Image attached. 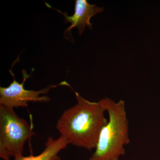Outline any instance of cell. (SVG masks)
Segmentation results:
<instances>
[{
  "label": "cell",
  "mask_w": 160,
  "mask_h": 160,
  "mask_svg": "<svg viewBox=\"0 0 160 160\" xmlns=\"http://www.w3.org/2000/svg\"><path fill=\"white\" fill-rule=\"evenodd\" d=\"M36 134L33 127L14 109L0 105V157L10 160L23 156L25 143Z\"/></svg>",
  "instance_id": "3"
},
{
  "label": "cell",
  "mask_w": 160,
  "mask_h": 160,
  "mask_svg": "<svg viewBox=\"0 0 160 160\" xmlns=\"http://www.w3.org/2000/svg\"><path fill=\"white\" fill-rule=\"evenodd\" d=\"M9 72L13 77V82L8 87H0V105L12 109L27 107L30 102H48L50 101L49 97L40 96V95L46 94L51 88H55L58 86H70L67 82L64 81L58 85L50 86L38 91L27 90L24 87V83L30 75L27 74L26 70L22 71L23 80L22 83H19L15 80L14 75L11 70Z\"/></svg>",
  "instance_id": "4"
},
{
  "label": "cell",
  "mask_w": 160,
  "mask_h": 160,
  "mask_svg": "<svg viewBox=\"0 0 160 160\" xmlns=\"http://www.w3.org/2000/svg\"><path fill=\"white\" fill-rule=\"evenodd\" d=\"M52 9L64 16L66 23H71V26L66 29V32H70L72 29L77 28L80 35L82 34L86 27L92 29V25L90 22L91 18L104 10L103 7H98L96 5L89 4L86 0L75 1L74 12L72 16H68L66 12H62L59 10Z\"/></svg>",
  "instance_id": "5"
},
{
  "label": "cell",
  "mask_w": 160,
  "mask_h": 160,
  "mask_svg": "<svg viewBox=\"0 0 160 160\" xmlns=\"http://www.w3.org/2000/svg\"><path fill=\"white\" fill-rule=\"evenodd\" d=\"M69 144L68 140L62 136L56 139L49 137L45 143V149L40 154L29 156L23 155L12 160H61L58 154Z\"/></svg>",
  "instance_id": "6"
},
{
  "label": "cell",
  "mask_w": 160,
  "mask_h": 160,
  "mask_svg": "<svg viewBox=\"0 0 160 160\" xmlns=\"http://www.w3.org/2000/svg\"><path fill=\"white\" fill-rule=\"evenodd\" d=\"M109 120L100 132L95 150L89 160H119L130 142L125 102L104 98Z\"/></svg>",
  "instance_id": "2"
},
{
  "label": "cell",
  "mask_w": 160,
  "mask_h": 160,
  "mask_svg": "<svg viewBox=\"0 0 160 160\" xmlns=\"http://www.w3.org/2000/svg\"><path fill=\"white\" fill-rule=\"evenodd\" d=\"M74 92L76 104L63 112L56 129L69 144L91 150L95 149L100 132L108 122L104 99L92 102Z\"/></svg>",
  "instance_id": "1"
}]
</instances>
